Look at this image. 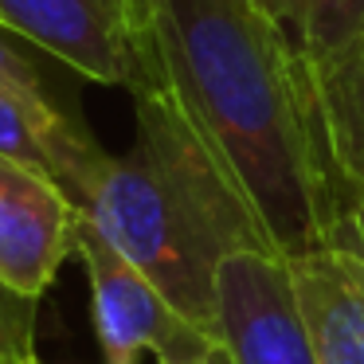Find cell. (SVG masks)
Segmentation results:
<instances>
[{
  "label": "cell",
  "mask_w": 364,
  "mask_h": 364,
  "mask_svg": "<svg viewBox=\"0 0 364 364\" xmlns=\"http://www.w3.org/2000/svg\"><path fill=\"white\" fill-rule=\"evenodd\" d=\"M157 98L220 173L267 251L329 247L353 208L325 149L314 82L262 0H149Z\"/></svg>",
  "instance_id": "1"
},
{
  "label": "cell",
  "mask_w": 364,
  "mask_h": 364,
  "mask_svg": "<svg viewBox=\"0 0 364 364\" xmlns=\"http://www.w3.org/2000/svg\"><path fill=\"white\" fill-rule=\"evenodd\" d=\"M141 141L106 153L79 208L188 321L215 325V267L228 251L267 247L231 188L157 98H134Z\"/></svg>",
  "instance_id": "2"
},
{
  "label": "cell",
  "mask_w": 364,
  "mask_h": 364,
  "mask_svg": "<svg viewBox=\"0 0 364 364\" xmlns=\"http://www.w3.org/2000/svg\"><path fill=\"white\" fill-rule=\"evenodd\" d=\"M0 28L102 87L141 95L153 79L149 0H0Z\"/></svg>",
  "instance_id": "3"
},
{
  "label": "cell",
  "mask_w": 364,
  "mask_h": 364,
  "mask_svg": "<svg viewBox=\"0 0 364 364\" xmlns=\"http://www.w3.org/2000/svg\"><path fill=\"white\" fill-rule=\"evenodd\" d=\"M75 259L87 270L90 317H95L98 348L106 364H137L141 353L168 360V356H188L220 341V333L188 321L157 290V282L145 270H137L87 215L79 223Z\"/></svg>",
  "instance_id": "4"
},
{
  "label": "cell",
  "mask_w": 364,
  "mask_h": 364,
  "mask_svg": "<svg viewBox=\"0 0 364 364\" xmlns=\"http://www.w3.org/2000/svg\"><path fill=\"white\" fill-rule=\"evenodd\" d=\"M215 325L235 364H317L290 259L267 247H239L220 259Z\"/></svg>",
  "instance_id": "5"
},
{
  "label": "cell",
  "mask_w": 364,
  "mask_h": 364,
  "mask_svg": "<svg viewBox=\"0 0 364 364\" xmlns=\"http://www.w3.org/2000/svg\"><path fill=\"white\" fill-rule=\"evenodd\" d=\"M82 208L59 181L0 153V282L43 301L59 267L79 251Z\"/></svg>",
  "instance_id": "6"
},
{
  "label": "cell",
  "mask_w": 364,
  "mask_h": 364,
  "mask_svg": "<svg viewBox=\"0 0 364 364\" xmlns=\"http://www.w3.org/2000/svg\"><path fill=\"white\" fill-rule=\"evenodd\" d=\"M0 153L48 173L75 204L106 157L102 145L51 102L48 90L9 82H0Z\"/></svg>",
  "instance_id": "7"
},
{
  "label": "cell",
  "mask_w": 364,
  "mask_h": 364,
  "mask_svg": "<svg viewBox=\"0 0 364 364\" xmlns=\"http://www.w3.org/2000/svg\"><path fill=\"white\" fill-rule=\"evenodd\" d=\"M317 364H364V255L341 243L290 259Z\"/></svg>",
  "instance_id": "8"
},
{
  "label": "cell",
  "mask_w": 364,
  "mask_h": 364,
  "mask_svg": "<svg viewBox=\"0 0 364 364\" xmlns=\"http://www.w3.org/2000/svg\"><path fill=\"white\" fill-rule=\"evenodd\" d=\"M309 82L329 161L356 204L364 200V43L337 63L309 71Z\"/></svg>",
  "instance_id": "9"
},
{
  "label": "cell",
  "mask_w": 364,
  "mask_h": 364,
  "mask_svg": "<svg viewBox=\"0 0 364 364\" xmlns=\"http://www.w3.org/2000/svg\"><path fill=\"white\" fill-rule=\"evenodd\" d=\"M306 71L345 59L364 43V0H262Z\"/></svg>",
  "instance_id": "10"
},
{
  "label": "cell",
  "mask_w": 364,
  "mask_h": 364,
  "mask_svg": "<svg viewBox=\"0 0 364 364\" xmlns=\"http://www.w3.org/2000/svg\"><path fill=\"white\" fill-rule=\"evenodd\" d=\"M36 317H40V301L24 298V294L0 282V345L24 356V360H40V353H36Z\"/></svg>",
  "instance_id": "11"
},
{
  "label": "cell",
  "mask_w": 364,
  "mask_h": 364,
  "mask_svg": "<svg viewBox=\"0 0 364 364\" xmlns=\"http://www.w3.org/2000/svg\"><path fill=\"white\" fill-rule=\"evenodd\" d=\"M0 82H9V87H28V90H48L40 79V67L32 63L28 51H20L12 43V32L9 28H0Z\"/></svg>",
  "instance_id": "12"
},
{
  "label": "cell",
  "mask_w": 364,
  "mask_h": 364,
  "mask_svg": "<svg viewBox=\"0 0 364 364\" xmlns=\"http://www.w3.org/2000/svg\"><path fill=\"white\" fill-rule=\"evenodd\" d=\"M333 243H341V247H348V251L364 255V200H356V204L348 208V215L341 220Z\"/></svg>",
  "instance_id": "13"
},
{
  "label": "cell",
  "mask_w": 364,
  "mask_h": 364,
  "mask_svg": "<svg viewBox=\"0 0 364 364\" xmlns=\"http://www.w3.org/2000/svg\"><path fill=\"white\" fill-rule=\"evenodd\" d=\"M157 364H235V360H231L223 341H212V345L196 348V353H188V356H168V360H157Z\"/></svg>",
  "instance_id": "14"
},
{
  "label": "cell",
  "mask_w": 364,
  "mask_h": 364,
  "mask_svg": "<svg viewBox=\"0 0 364 364\" xmlns=\"http://www.w3.org/2000/svg\"><path fill=\"white\" fill-rule=\"evenodd\" d=\"M0 364H40V360H24V356H16V353H9V348L0 345Z\"/></svg>",
  "instance_id": "15"
},
{
  "label": "cell",
  "mask_w": 364,
  "mask_h": 364,
  "mask_svg": "<svg viewBox=\"0 0 364 364\" xmlns=\"http://www.w3.org/2000/svg\"><path fill=\"white\" fill-rule=\"evenodd\" d=\"M40 364H43V360H40Z\"/></svg>",
  "instance_id": "16"
}]
</instances>
